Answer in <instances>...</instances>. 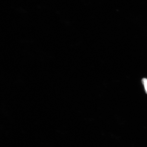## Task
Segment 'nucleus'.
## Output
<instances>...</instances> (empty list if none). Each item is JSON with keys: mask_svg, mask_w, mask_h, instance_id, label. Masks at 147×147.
Returning a JSON list of instances; mask_svg holds the SVG:
<instances>
[{"mask_svg": "<svg viewBox=\"0 0 147 147\" xmlns=\"http://www.w3.org/2000/svg\"><path fill=\"white\" fill-rule=\"evenodd\" d=\"M142 82L144 86L145 91L147 94V79L143 78L142 80Z\"/></svg>", "mask_w": 147, "mask_h": 147, "instance_id": "obj_1", "label": "nucleus"}]
</instances>
